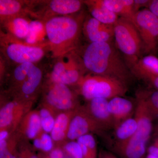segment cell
Listing matches in <instances>:
<instances>
[{"instance_id": "6da1fadb", "label": "cell", "mask_w": 158, "mask_h": 158, "mask_svg": "<svg viewBox=\"0 0 158 158\" xmlns=\"http://www.w3.org/2000/svg\"><path fill=\"white\" fill-rule=\"evenodd\" d=\"M77 52L89 73L114 78L127 84L132 76L111 42L90 43L81 53Z\"/></svg>"}, {"instance_id": "7a4b0ae2", "label": "cell", "mask_w": 158, "mask_h": 158, "mask_svg": "<svg viewBox=\"0 0 158 158\" xmlns=\"http://www.w3.org/2000/svg\"><path fill=\"white\" fill-rule=\"evenodd\" d=\"M83 11L70 15L56 16L45 22L49 51L54 58L79 49L86 17Z\"/></svg>"}, {"instance_id": "3957f363", "label": "cell", "mask_w": 158, "mask_h": 158, "mask_svg": "<svg viewBox=\"0 0 158 158\" xmlns=\"http://www.w3.org/2000/svg\"><path fill=\"white\" fill-rule=\"evenodd\" d=\"M135 117L138 129L132 138L122 146L112 151L120 158H146V145L152 130V116L139 93L137 94Z\"/></svg>"}, {"instance_id": "277c9868", "label": "cell", "mask_w": 158, "mask_h": 158, "mask_svg": "<svg viewBox=\"0 0 158 158\" xmlns=\"http://www.w3.org/2000/svg\"><path fill=\"white\" fill-rule=\"evenodd\" d=\"M5 78L9 83L10 96L35 101L42 87L43 73L35 63L28 62L9 68Z\"/></svg>"}, {"instance_id": "5b68a950", "label": "cell", "mask_w": 158, "mask_h": 158, "mask_svg": "<svg viewBox=\"0 0 158 158\" xmlns=\"http://www.w3.org/2000/svg\"><path fill=\"white\" fill-rule=\"evenodd\" d=\"M1 50L2 56L9 64L19 65L25 63L36 64L49 51L48 42L39 45H31L12 37L1 30Z\"/></svg>"}, {"instance_id": "8992f818", "label": "cell", "mask_w": 158, "mask_h": 158, "mask_svg": "<svg viewBox=\"0 0 158 158\" xmlns=\"http://www.w3.org/2000/svg\"><path fill=\"white\" fill-rule=\"evenodd\" d=\"M77 86L79 94L88 101L96 98L110 100L123 97L128 90L127 84L120 80L91 73L85 75Z\"/></svg>"}, {"instance_id": "52a82bcc", "label": "cell", "mask_w": 158, "mask_h": 158, "mask_svg": "<svg viewBox=\"0 0 158 158\" xmlns=\"http://www.w3.org/2000/svg\"><path fill=\"white\" fill-rule=\"evenodd\" d=\"M114 34L116 48L123 55L130 69L141 58L143 50L138 31L131 21L120 17L114 25Z\"/></svg>"}, {"instance_id": "ba28073f", "label": "cell", "mask_w": 158, "mask_h": 158, "mask_svg": "<svg viewBox=\"0 0 158 158\" xmlns=\"http://www.w3.org/2000/svg\"><path fill=\"white\" fill-rule=\"evenodd\" d=\"M55 59L46 81L60 83L69 87L77 86L87 71L77 51L71 52Z\"/></svg>"}, {"instance_id": "9c48e42d", "label": "cell", "mask_w": 158, "mask_h": 158, "mask_svg": "<svg viewBox=\"0 0 158 158\" xmlns=\"http://www.w3.org/2000/svg\"><path fill=\"white\" fill-rule=\"evenodd\" d=\"M43 87L42 105L57 114L77 109L81 106L77 94L69 86L46 81Z\"/></svg>"}, {"instance_id": "30bf717a", "label": "cell", "mask_w": 158, "mask_h": 158, "mask_svg": "<svg viewBox=\"0 0 158 158\" xmlns=\"http://www.w3.org/2000/svg\"><path fill=\"white\" fill-rule=\"evenodd\" d=\"M84 1H31L29 15L45 23L52 18L76 14L81 11Z\"/></svg>"}, {"instance_id": "8fae6325", "label": "cell", "mask_w": 158, "mask_h": 158, "mask_svg": "<svg viewBox=\"0 0 158 158\" xmlns=\"http://www.w3.org/2000/svg\"><path fill=\"white\" fill-rule=\"evenodd\" d=\"M138 31L145 53L155 50L158 44V18L148 9L140 10L131 21Z\"/></svg>"}, {"instance_id": "7c38bea8", "label": "cell", "mask_w": 158, "mask_h": 158, "mask_svg": "<svg viewBox=\"0 0 158 158\" xmlns=\"http://www.w3.org/2000/svg\"><path fill=\"white\" fill-rule=\"evenodd\" d=\"M34 101L12 98L11 101L6 102L0 110V131L6 130L12 135L24 116L30 112Z\"/></svg>"}, {"instance_id": "4fadbf2b", "label": "cell", "mask_w": 158, "mask_h": 158, "mask_svg": "<svg viewBox=\"0 0 158 158\" xmlns=\"http://www.w3.org/2000/svg\"><path fill=\"white\" fill-rule=\"evenodd\" d=\"M93 132L103 135L105 132L98 124L86 110L85 106H80L69 124L67 135V140L74 141L81 136Z\"/></svg>"}, {"instance_id": "5bb4252c", "label": "cell", "mask_w": 158, "mask_h": 158, "mask_svg": "<svg viewBox=\"0 0 158 158\" xmlns=\"http://www.w3.org/2000/svg\"><path fill=\"white\" fill-rule=\"evenodd\" d=\"M83 33L90 43L111 42L114 38V25L106 24L88 15L83 24Z\"/></svg>"}, {"instance_id": "9a60e30c", "label": "cell", "mask_w": 158, "mask_h": 158, "mask_svg": "<svg viewBox=\"0 0 158 158\" xmlns=\"http://www.w3.org/2000/svg\"><path fill=\"white\" fill-rule=\"evenodd\" d=\"M109 101L96 98L88 101L85 106L88 113L105 132L114 128V121L108 109Z\"/></svg>"}, {"instance_id": "2e32d148", "label": "cell", "mask_w": 158, "mask_h": 158, "mask_svg": "<svg viewBox=\"0 0 158 158\" xmlns=\"http://www.w3.org/2000/svg\"><path fill=\"white\" fill-rule=\"evenodd\" d=\"M108 109L114 121V129L124 120L131 118L136 108L130 100L116 97L109 101Z\"/></svg>"}, {"instance_id": "e0dca14e", "label": "cell", "mask_w": 158, "mask_h": 158, "mask_svg": "<svg viewBox=\"0 0 158 158\" xmlns=\"http://www.w3.org/2000/svg\"><path fill=\"white\" fill-rule=\"evenodd\" d=\"M17 135L19 138L34 139L43 132L39 111L33 110L24 116L18 127Z\"/></svg>"}, {"instance_id": "ac0fdd59", "label": "cell", "mask_w": 158, "mask_h": 158, "mask_svg": "<svg viewBox=\"0 0 158 158\" xmlns=\"http://www.w3.org/2000/svg\"><path fill=\"white\" fill-rule=\"evenodd\" d=\"M130 69L133 75L146 81L158 76V58L151 55L142 57Z\"/></svg>"}, {"instance_id": "d6986e66", "label": "cell", "mask_w": 158, "mask_h": 158, "mask_svg": "<svg viewBox=\"0 0 158 158\" xmlns=\"http://www.w3.org/2000/svg\"><path fill=\"white\" fill-rule=\"evenodd\" d=\"M30 1L0 0L1 23L12 18L29 15Z\"/></svg>"}, {"instance_id": "ffe728a7", "label": "cell", "mask_w": 158, "mask_h": 158, "mask_svg": "<svg viewBox=\"0 0 158 158\" xmlns=\"http://www.w3.org/2000/svg\"><path fill=\"white\" fill-rule=\"evenodd\" d=\"M77 109L61 112L57 115L53 129L51 133L52 139L57 146H62V143L67 140L69 124L72 118L75 114Z\"/></svg>"}, {"instance_id": "44dd1931", "label": "cell", "mask_w": 158, "mask_h": 158, "mask_svg": "<svg viewBox=\"0 0 158 158\" xmlns=\"http://www.w3.org/2000/svg\"><path fill=\"white\" fill-rule=\"evenodd\" d=\"M27 16H17L1 23L5 32L3 31L17 39L25 40L28 34L31 22Z\"/></svg>"}, {"instance_id": "7402d4cb", "label": "cell", "mask_w": 158, "mask_h": 158, "mask_svg": "<svg viewBox=\"0 0 158 158\" xmlns=\"http://www.w3.org/2000/svg\"><path fill=\"white\" fill-rule=\"evenodd\" d=\"M138 129V123L135 118H130L122 122L114 129V142L111 151L122 146L135 135Z\"/></svg>"}, {"instance_id": "603a6c76", "label": "cell", "mask_w": 158, "mask_h": 158, "mask_svg": "<svg viewBox=\"0 0 158 158\" xmlns=\"http://www.w3.org/2000/svg\"><path fill=\"white\" fill-rule=\"evenodd\" d=\"M84 3L88 7L91 16L102 23L114 25L119 18L117 15L105 7L100 0H88L84 1Z\"/></svg>"}, {"instance_id": "cb8c5ba5", "label": "cell", "mask_w": 158, "mask_h": 158, "mask_svg": "<svg viewBox=\"0 0 158 158\" xmlns=\"http://www.w3.org/2000/svg\"><path fill=\"white\" fill-rule=\"evenodd\" d=\"M103 5L120 17L131 21L135 13L133 11L134 0H100Z\"/></svg>"}, {"instance_id": "d4e9b609", "label": "cell", "mask_w": 158, "mask_h": 158, "mask_svg": "<svg viewBox=\"0 0 158 158\" xmlns=\"http://www.w3.org/2000/svg\"><path fill=\"white\" fill-rule=\"evenodd\" d=\"M45 37H47L45 23L35 19L30 22L28 34L24 41L31 45H39L48 42L44 41Z\"/></svg>"}, {"instance_id": "484cf974", "label": "cell", "mask_w": 158, "mask_h": 158, "mask_svg": "<svg viewBox=\"0 0 158 158\" xmlns=\"http://www.w3.org/2000/svg\"><path fill=\"white\" fill-rule=\"evenodd\" d=\"M77 140L81 148L84 158H98L97 144L93 135L87 134L81 136Z\"/></svg>"}, {"instance_id": "4316f807", "label": "cell", "mask_w": 158, "mask_h": 158, "mask_svg": "<svg viewBox=\"0 0 158 158\" xmlns=\"http://www.w3.org/2000/svg\"><path fill=\"white\" fill-rule=\"evenodd\" d=\"M39 112L43 131L48 134L52 132L58 114L42 105Z\"/></svg>"}, {"instance_id": "83f0119b", "label": "cell", "mask_w": 158, "mask_h": 158, "mask_svg": "<svg viewBox=\"0 0 158 158\" xmlns=\"http://www.w3.org/2000/svg\"><path fill=\"white\" fill-rule=\"evenodd\" d=\"M144 98L153 119L158 117V90L154 91L142 90L139 91Z\"/></svg>"}, {"instance_id": "f1b7e54d", "label": "cell", "mask_w": 158, "mask_h": 158, "mask_svg": "<svg viewBox=\"0 0 158 158\" xmlns=\"http://www.w3.org/2000/svg\"><path fill=\"white\" fill-rule=\"evenodd\" d=\"M61 147L65 153V158H84L81 148L77 141H69Z\"/></svg>"}, {"instance_id": "f546056e", "label": "cell", "mask_w": 158, "mask_h": 158, "mask_svg": "<svg viewBox=\"0 0 158 158\" xmlns=\"http://www.w3.org/2000/svg\"><path fill=\"white\" fill-rule=\"evenodd\" d=\"M41 141L40 150L44 153H48L54 148V142L51 136L43 132L40 136Z\"/></svg>"}, {"instance_id": "4dcf8cb0", "label": "cell", "mask_w": 158, "mask_h": 158, "mask_svg": "<svg viewBox=\"0 0 158 158\" xmlns=\"http://www.w3.org/2000/svg\"><path fill=\"white\" fill-rule=\"evenodd\" d=\"M48 155L51 158H65V153L61 146H56Z\"/></svg>"}, {"instance_id": "1f68e13d", "label": "cell", "mask_w": 158, "mask_h": 158, "mask_svg": "<svg viewBox=\"0 0 158 158\" xmlns=\"http://www.w3.org/2000/svg\"><path fill=\"white\" fill-rule=\"evenodd\" d=\"M151 0H134L133 4V11L135 14L140 9L143 7H146L148 8Z\"/></svg>"}, {"instance_id": "d6a6232c", "label": "cell", "mask_w": 158, "mask_h": 158, "mask_svg": "<svg viewBox=\"0 0 158 158\" xmlns=\"http://www.w3.org/2000/svg\"><path fill=\"white\" fill-rule=\"evenodd\" d=\"M25 146L19 148L18 158H29L31 153L33 151L30 148Z\"/></svg>"}, {"instance_id": "836d02e7", "label": "cell", "mask_w": 158, "mask_h": 158, "mask_svg": "<svg viewBox=\"0 0 158 158\" xmlns=\"http://www.w3.org/2000/svg\"><path fill=\"white\" fill-rule=\"evenodd\" d=\"M148 9L158 18V0H151Z\"/></svg>"}, {"instance_id": "e575fe53", "label": "cell", "mask_w": 158, "mask_h": 158, "mask_svg": "<svg viewBox=\"0 0 158 158\" xmlns=\"http://www.w3.org/2000/svg\"><path fill=\"white\" fill-rule=\"evenodd\" d=\"M98 158H118V157L110 151L102 149L100 150L99 151Z\"/></svg>"}, {"instance_id": "d590c367", "label": "cell", "mask_w": 158, "mask_h": 158, "mask_svg": "<svg viewBox=\"0 0 158 158\" xmlns=\"http://www.w3.org/2000/svg\"><path fill=\"white\" fill-rule=\"evenodd\" d=\"M152 85L154 88H155L156 90H158V76L152 77L146 81Z\"/></svg>"}, {"instance_id": "8d00e7d4", "label": "cell", "mask_w": 158, "mask_h": 158, "mask_svg": "<svg viewBox=\"0 0 158 158\" xmlns=\"http://www.w3.org/2000/svg\"><path fill=\"white\" fill-rule=\"evenodd\" d=\"M11 135V134L6 130L0 131V141L7 140Z\"/></svg>"}, {"instance_id": "74e56055", "label": "cell", "mask_w": 158, "mask_h": 158, "mask_svg": "<svg viewBox=\"0 0 158 158\" xmlns=\"http://www.w3.org/2000/svg\"><path fill=\"white\" fill-rule=\"evenodd\" d=\"M148 154L154 156L158 158V148H156L151 145L148 148Z\"/></svg>"}, {"instance_id": "f35d334b", "label": "cell", "mask_w": 158, "mask_h": 158, "mask_svg": "<svg viewBox=\"0 0 158 158\" xmlns=\"http://www.w3.org/2000/svg\"><path fill=\"white\" fill-rule=\"evenodd\" d=\"M40 136L34 139V146L36 149L40 150V148H41V141H40Z\"/></svg>"}, {"instance_id": "ab89813d", "label": "cell", "mask_w": 158, "mask_h": 158, "mask_svg": "<svg viewBox=\"0 0 158 158\" xmlns=\"http://www.w3.org/2000/svg\"><path fill=\"white\" fill-rule=\"evenodd\" d=\"M39 158H51L48 153H40L38 155Z\"/></svg>"}, {"instance_id": "60d3db41", "label": "cell", "mask_w": 158, "mask_h": 158, "mask_svg": "<svg viewBox=\"0 0 158 158\" xmlns=\"http://www.w3.org/2000/svg\"><path fill=\"white\" fill-rule=\"evenodd\" d=\"M154 132L155 135L157 137H158V123L156 124V125L155 127Z\"/></svg>"}, {"instance_id": "b9f144b4", "label": "cell", "mask_w": 158, "mask_h": 158, "mask_svg": "<svg viewBox=\"0 0 158 158\" xmlns=\"http://www.w3.org/2000/svg\"><path fill=\"white\" fill-rule=\"evenodd\" d=\"M29 158H39V157H38V156L36 154L34 153V152L32 151Z\"/></svg>"}, {"instance_id": "7bdbcfd3", "label": "cell", "mask_w": 158, "mask_h": 158, "mask_svg": "<svg viewBox=\"0 0 158 158\" xmlns=\"http://www.w3.org/2000/svg\"><path fill=\"white\" fill-rule=\"evenodd\" d=\"M158 158L156 157L155 156H153L152 155H151L148 154V155L147 156H146V158Z\"/></svg>"}]
</instances>
